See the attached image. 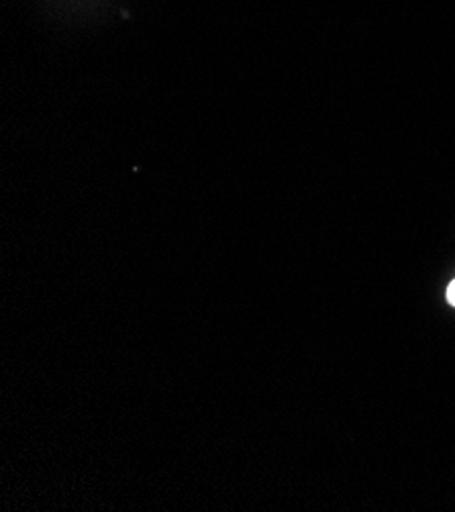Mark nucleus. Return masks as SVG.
I'll list each match as a JSON object with an SVG mask.
<instances>
[{
    "instance_id": "nucleus-1",
    "label": "nucleus",
    "mask_w": 455,
    "mask_h": 512,
    "mask_svg": "<svg viewBox=\"0 0 455 512\" xmlns=\"http://www.w3.org/2000/svg\"><path fill=\"white\" fill-rule=\"evenodd\" d=\"M447 300H449V304H453L455 306V280L449 284V288H447Z\"/></svg>"
}]
</instances>
